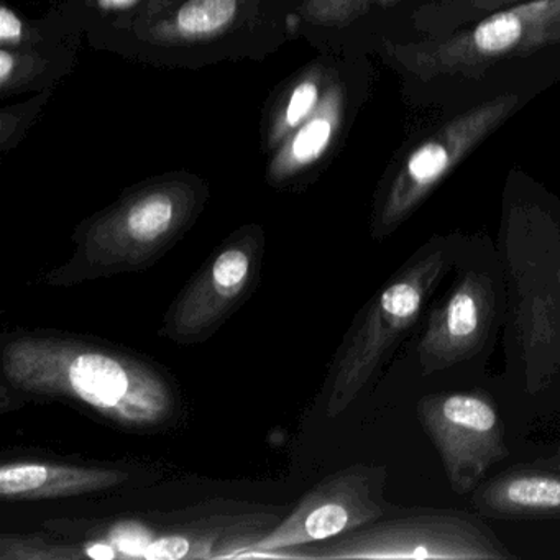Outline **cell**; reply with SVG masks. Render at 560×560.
Here are the masks:
<instances>
[{
    "instance_id": "obj_1",
    "label": "cell",
    "mask_w": 560,
    "mask_h": 560,
    "mask_svg": "<svg viewBox=\"0 0 560 560\" xmlns=\"http://www.w3.org/2000/svg\"><path fill=\"white\" fill-rule=\"evenodd\" d=\"M4 389L60 399L139 434L170 431L182 421L178 386L137 353L58 330H15L2 337Z\"/></svg>"
},
{
    "instance_id": "obj_2",
    "label": "cell",
    "mask_w": 560,
    "mask_h": 560,
    "mask_svg": "<svg viewBox=\"0 0 560 560\" xmlns=\"http://www.w3.org/2000/svg\"><path fill=\"white\" fill-rule=\"evenodd\" d=\"M513 360L523 388L546 392L560 376V228L513 218L501 235Z\"/></svg>"
},
{
    "instance_id": "obj_3",
    "label": "cell",
    "mask_w": 560,
    "mask_h": 560,
    "mask_svg": "<svg viewBox=\"0 0 560 560\" xmlns=\"http://www.w3.org/2000/svg\"><path fill=\"white\" fill-rule=\"evenodd\" d=\"M452 265L454 252L448 245H425L363 307L330 370L326 399L329 418L342 415L359 398L402 337L418 323Z\"/></svg>"
},
{
    "instance_id": "obj_4",
    "label": "cell",
    "mask_w": 560,
    "mask_h": 560,
    "mask_svg": "<svg viewBox=\"0 0 560 560\" xmlns=\"http://www.w3.org/2000/svg\"><path fill=\"white\" fill-rule=\"evenodd\" d=\"M313 559H516L506 544L470 511L401 508L382 520L317 542Z\"/></svg>"
},
{
    "instance_id": "obj_5",
    "label": "cell",
    "mask_w": 560,
    "mask_h": 560,
    "mask_svg": "<svg viewBox=\"0 0 560 560\" xmlns=\"http://www.w3.org/2000/svg\"><path fill=\"white\" fill-rule=\"evenodd\" d=\"M188 209L183 199L152 191L132 199L113 215L74 235V252L44 275V283L71 288L101 278L139 273L162 260L185 232Z\"/></svg>"
},
{
    "instance_id": "obj_6",
    "label": "cell",
    "mask_w": 560,
    "mask_h": 560,
    "mask_svg": "<svg viewBox=\"0 0 560 560\" xmlns=\"http://www.w3.org/2000/svg\"><path fill=\"white\" fill-rule=\"evenodd\" d=\"M560 44V0H524L441 37L408 42L396 58L419 80L477 77L510 58Z\"/></svg>"
},
{
    "instance_id": "obj_7",
    "label": "cell",
    "mask_w": 560,
    "mask_h": 560,
    "mask_svg": "<svg viewBox=\"0 0 560 560\" xmlns=\"http://www.w3.org/2000/svg\"><path fill=\"white\" fill-rule=\"evenodd\" d=\"M385 465L355 464L314 485L277 526L244 547L237 557L270 556L332 539L382 520L399 506L385 498Z\"/></svg>"
},
{
    "instance_id": "obj_8",
    "label": "cell",
    "mask_w": 560,
    "mask_h": 560,
    "mask_svg": "<svg viewBox=\"0 0 560 560\" xmlns=\"http://www.w3.org/2000/svg\"><path fill=\"white\" fill-rule=\"evenodd\" d=\"M265 242L260 231L225 241L179 291L163 317L159 336L195 346L214 334L250 300L260 280Z\"/></svg>"
},
{
    "instance_id": "obj_9",
    "label": "cell",
    "mask_w": 560,
    "mask_h": 560,
    "mask_svg": "<svg viewBox=\"0 0 560 560\" xmlns=\"http://www.w3.org/2000/svg\"><path fill=\"white\" fill-rule=\"evenodd\" d=\"M520 104L516 94H501L448 120L409 153L389 183L373 221V237L392 235L455 166L498 129Z\"/></svg>"
},
{
    "instance_id": "obj_10",
    "label": "cell",
    "mask_w": 560,
    "mask_h": 560,
    "mask_svg": "<svg viewBox=\"0 0 560 560\" xmlns=\"http://www.w3.org/2000/svg\"><path fill=\"white\" fill-rule=\"evenodd\" d=\"M416 415L438 451L455 493L465 497L510 455L493 401L480 392L422 396Z\"/></svg>"
},
{
    "instance_id": "obj_11",
    "label": "cell",
    "mask_w": 560,
    "mask_h": 560,
    "mask_svg": "<svg viewBox=\"0 0 560 560\" xmlns=\"http://www.w3.org/2000/svg\"><path fill=\"white\" fill-rule=\"evenodd\" d=\"M498 313L497 281L490 273L468 268L425 320L418 343V363L424 376L474 359L493 329Z\"/></svg>"
},
{
    "instance_id": "obj_12",
    "label": "cell",
    "mask_w": 560,
    "mask_h": 560,
    "mask_svg": "<svg viewBox=\"0 0 560 560\" xmlns=\"http://www.w3.org/2000/svg\"><path fill=\"white\" fill-rule=\"evenodd\" d=\"M470 504L488 520H560V471L534 464L514 465L481 481Z\"/></svg>"
},
{
    "instance_id": "obj_13",
    "label": "cell",
    "mask_w": 560,
    "mask_h": 560,
    "mask_svg": "<svg viewBox=\"0 0 560 560\" xmlns=\"http://www.w3.org/2000/svg\"><path fill=\"white\" fill-rule=\"evenodd\" d=\"M129 471L113 467L18 460L0 465L2 501L57 500L113 490L129 481Z\"/></svg>"
},
{
    "instance_id": "obj_14",
    "label": "cell",
    "mask_w": 560,
    "mask_h": 560,
    "mask_svg": "<svg viewBox=\"0 0 560 560\" xmlns=\"http://www.w3.org/2000/svg\"><path fill=\"white\" fill-rule=\"evenodd\" d=\"M120 559L119 550L101 540H65L54 534H4L0 539L2 560Z\"/></svg>"
},
{
    "instance_id": "obj_15",
    "label": "cell",
    "mask_w": 560,
    "mask_h": 560,
    "mask_svg": "<svg viewBox=\"0 0 560 560\" xmlns=\"http://www.w3.org/2000/svg\"><path fill=\"white\" fill-rule=\"evenodd\" d=\"M520 2L524 0H434L416 12L415 24L428 37H441Z\"/></svg>"
},
{
    "instance_id": "obj_16",
    "label": "cell",
    "mask_w": 560,
    "mask_h": 560,
    "mask_svg": "<svg viewBox=\"0 0 560 560\" xmlns=\"http://www.w3.org/2000/svg\"><path fill=\"white\" fill-rule=\"evenodd\" d=\"M237 9V0H189L179 11V27L188 34H209L224 27Z\"/></svg>"
},
{
    "instance_id": "obj_17",
    "label": "cell",
    "mask_w": 560,
    "mask_h": 560,
    "mask_svg": "<svg viewBox=\"0 0 560 560\" xmlns=\"http://www.w3.org/2000/svg\"><path fill=\"white\" fill-rule=\"evenodd\" d=\"M330 133H332V126L329 120L317 119L307 124L294 139L293 155L300 162L316 159L329 142Z\"/></svg>"
},
{
    "instance_id": "obj_18",
    "label": "cell",
    "mask_w": 560,
    "mask_h": 560,
    "mask_svg": "<svg viewBox=\"0 0 560 560\" xmlns=\"http://www.w3.org/2000/svg\"><path fill=\"white\" fill-rule=\"evenodd\" d=\"M317 100V90L314 84L304 83L294 90L291 96L290 106H288L287 119L291 126H296L300 120L310 113L311 107L314 106Z\"/></svg>"
},
{
    "instance_id": "obj_19",
    "label": "cell",
    "mask_w": 560,
    "mask_h": 560,
    "mask_svg": "<svg viewBox=\"0 0 560 560\" xmlns=\"http://www.w3.org/2000/svg\"><path fill=\"white\" fill-rule=\"evenodd\" d=\"M21 21L9 9L0 11V38L2 42L18 40L21 37Z\"/></svg>"
},
{
    "instance_id": "obj_20",
    "label": "cell",
    "mask_w": 560,
    "mask_h": 560,
    "mask_svg": "<svg viewBox=\"0 0 560 560\" xmlns=\"http://www.w3.org/2000/svg\"><path fill=\"white\" fill-rule=\"evenodd\" d=\"M533 464L537 465V467L550 468V470L560 471V445L559 448H557L556 454L549 455V457L537 458Z\"/></svg>"
},
{
    "instance_id": "obj_21",
    "label": "cell",
    "mask_w": 560,
    "mask_h": 560,
    "mask_svg": "<svg viewBox=\"0 0 560 560\" xmlns=\"http://www.w3.org/2000/svg\"><path fill=\"white\" fill-rule=\"evenodd\" d=\"M12 67H14V60L9 57V54L2 51V54H0V81H2V83L8 81L9 74H11L12 71Z\"/></svg>"
}]
</instances>
